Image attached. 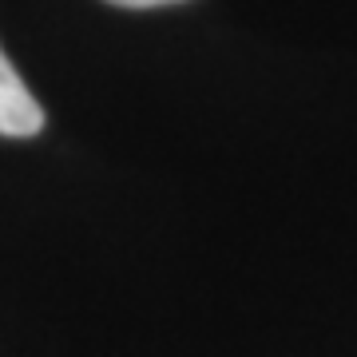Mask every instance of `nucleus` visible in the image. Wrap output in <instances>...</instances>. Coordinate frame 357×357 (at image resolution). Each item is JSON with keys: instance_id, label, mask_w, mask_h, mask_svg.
<instances>
[{"instance_id": "1", "label": "nucleus", "mask_w": 357, "mask_h": 357, "mask_svg": "<svg viewBox=\"0 0 357 357\" xmlns=\"http://www.w3.org/2000/svg\"><path fill=\"white\" fill-rule=\"evenodd\" d=\"M40 128H44V107L0 52V135L24 139V135H40Z\"/></svg>"}, {"instance_id": "2", "label": "nucleus", "mask_w": 357, "mask_h": 357, "mask_svg": "<svg viewBox=\"0 0 357 357\" xmlns=\"http://www.w3.org/2000/svg\"><path fill=\"white\" fill-rule=\"evenodd\" d=\"M107 4H119V8H159V4H178V0H107Z\"/></svg>"}]
</instances>
